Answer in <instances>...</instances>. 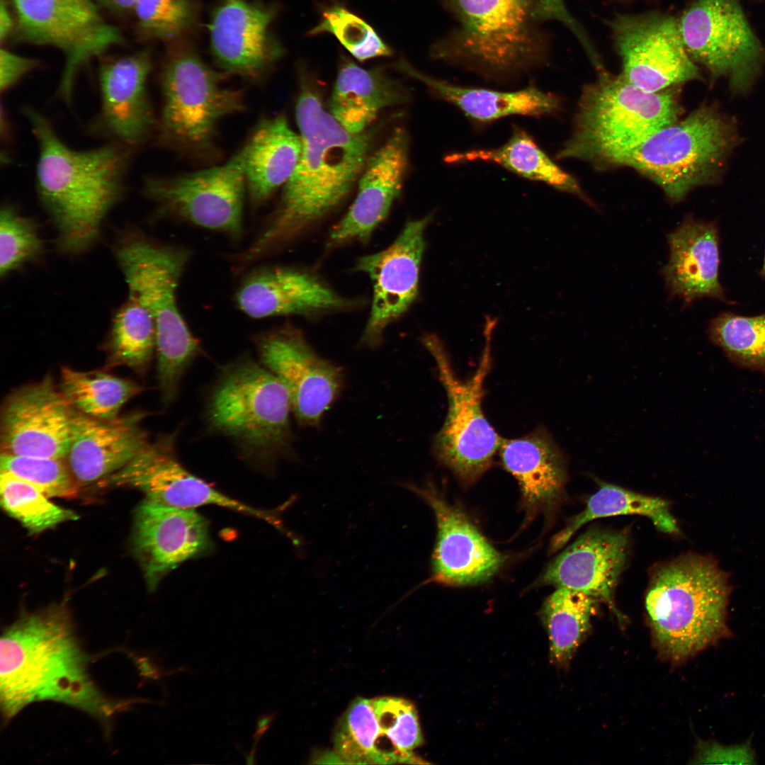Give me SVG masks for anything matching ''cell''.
I'll use <instances>...</instances> for the list:
<instances>
[{
	"label": "cell",
	"instance_id": "1",
	"mask_svg": "<svg viewBox=\"0 0 765 765\" xmlns=\"http://www.w3.org/2000/svg\"><path fill=\"white\" fill-rule=\"evenodd\" d=\"M301 76L295 106L300 157L267 227L242 254L244 261L289 241L337 208L358 183L372 153L374 131L346 130L324 108L306 74Z\"/></svg>",
	"mask_w": 765,
	"mask_h": 765
},
{
	"label": "cell",
	"instance_id": "2",
	"mask_svg": "<svg viewBox=\"0 0 765 765\" xmlns=\"http://www.w3.org/2000/svg\"><path fill=\"white\" fill-rule=\"evenodd\" d=\"M23 113L38 147L37 193L58 245L68 253L81 252L96 241L103 219L123 194L132 149L114 142L74 149L44 115L30 107Z\"/></svg>",
	"mask_w": 765,
	"mask_h": 765
},
{
	"label": "cell",
	"instance_id": "3",
	"mask_svg": "<svg viewBox=\"0 0 765 765\" xmlns=\"http://www.w3.org/2000/svg\"><path fill=\"white\" fill-rule=\"evenodd\" d=\"M0 697L10 718L30 703L51 700L106 718L113 707L87 672L86 657L62 606L23 615L1 638Z\"/></svg>",
	"mask_w": 765,
	"mask_h": 765
},
{
	"label": "cell",
	"instance_id": "4",
	"mask_svg": "<svg viewBox=\"0 0 765 765\" xmlns=\"http://www.w3.org/2000/svg\"><path fill=\"white\" fill-rule=\"evenodd\" d=\"M727 579L708 557L687 555L652 573L645 608L654 640L674 661L696 654L727 635Z\"/></svg>",
	"mask_w": 765,
	"mask_h": 765
},
{
	"label": "cell",
	"instance_id": "5",
	"mask_svg": "<svg viewBox=\"0 0 765 765\" xmlns=\"http://www.w3.org/2000/svg\"><path fill=\"white\" fill-rule=\"evenodd\" d=\"M455 25L431 48L434 58L487 75L510 76L543 64L548 40L537 0H446Z\"/></svg>",
	"mask_w": 765,
	"mask_h": 765
},
{
	"label": "cell",
	"instance_id": "6",
	"mask_svg": "<svg viewBox=\"0 0 765 765\" xmlns=\"http://www.w3.org/2000/svg\"><path fill=\"white\" fill-rule=\"evenodd\" d=\"M583 91L573 133L560 159L618 164L628 152L678 120L681 107L674 90L646 92L602 73Z\"/></svg>",
	"mask_w": 765,
	"mask_h": 765
},
{
	"label": "cell",
	"instance_id": "7",
	"mask_svg": "<svg viewBox=\"0 0 765 765\" xmlns=\"http://www.w3.org/2000/svg\"><path fill=\"white\" fill-rule=\"evenodd\" d=\"M288 392L263 365L242 358L224 366L208 402L207 419L253 463L272 468L293 455Z\"/></svg>",
	"mask_w": 765,
	"mask_h": 765
},
{
	"label": "cell",
	"instance_id": "8",
	"mask_svg": "<svg viewBox=\"0 0 765 765\" xmlns=\"http://www.w3.org/2000/svg\"><path fill=\"white\" fill-rule=\"evenodd\" d=\"M115 255L128 286L153 319L157 379L164 403L170 404L199 346L178 310L176 288L188 261L186 251L160 246L140 237L125 238Z\"/></svg>",
	"mask_w": 765,
	"mask_h": 765
},
{
	"label": "cell",
	"instance_id": "9",
	"mask_svg": "<svg viewBox=\"0 0 765 765\" xmlns=\"http://www.w3.org/2000/svg\"><path fill=\"white\" fill-rule=\"evenodd\" d=\"M183 39L172 42L162 72L163 107L159 141L196 157L214 149L221 119L244 108L242 91L225 87Z\"/></svg>",
	"mask_w": 765,
	"mask_h": 765
},
{
	"label": "cell",
	"instance_id": "10",
	"mask_svg": "<svg viewBox=\"0 0 765 765\" xmlns=\"http://www.w3.org/2000/svg\"><path fill=\"white\" fill-rule=\"evenodd\" d=\"M496 319L486 318L485 345L479 366L468 380L455 372L450 356L440 338L426 334L422 345L434 359L438 375L448 398V412L433 442L436 459L465 484L479 478L492 465L502 438L482 411L483 386L491 366V339Z\"/></svg>",
	"mask_w": 765,
	"mask_h": 765
},
{
	"label": "cell",
	"instance_id": "11",
	"mask_svg": "<svg viewBox=\"0 0 765 765\" xmlns=\"http://www.w3.org/2000/svg\"><path fill=\"white\" fill-rule=\"evenodd\" d=\"M732 142L730 125L713 109L702 107L653 134L617 165L646 175L669 199L679 201L715 174Z\"/></svg>",
	"mask_w": 765,
	"mask_h": 765
},
{
	"label": "cell",
	"instance_id": "12",
	"mask_svg": "<svg viewBox=\"0 0 765 765\" xmlns=\"http://www.w3.org/2000/svg\"><path fill=\"white\" fill-rule=\"evenodd\" d=\"M18 39L53 47L64 57L58 94L70 101L79 69L113 45L120 30L108 23L94 0H12Z\"/></svg>",
	"mask_w": 765,
	"mask_h": 765
},
{
	"label": "cell",
	"instance_id": "13",
	"mask_svg": "<svg viewBox=\"0 0 765 765\" xmlns=\"http://www.w3.org/2000/svg\"><path fill=\"white\" fill-rule=\"evenodd\" d=\"M686 50L713 77L725 76L731 86L748 87L764 50L738 0H696L678 18Z\"/></svg>",
	"mask_w": 765,
	"mask_h": 765
},
{
	"label": "cell",
	"instance_id": "14",
	"mask_svg": "<svg viewBox=\"0 0 765 765\" xmlns=\"http://www.w3.org/2000/svg\"><path fill=\"white\" fill-rule=\"evenodd\" d=\"M246 188L239 151L223 165L170 177H149L144 193L165 212L234 238L242 232Z\"/></svg>",
	"mask_w": 765,
	"mask_h": 765
},
{
	"label": "cell",
	"instance_id": "15",
	"mask_svg": "<svg viewBox=\"0 0 765 765\" xmlns=\"http://www.w3.org/2000/svg\"><path fill=\"white\" fill-rule=\"evenodd\" d=\"M609 25L622 60L620 74L632 85L654 93L699 76L684 46L678 18L649 12L618 15Z\"/></svg>",
	"mask_w": 765,
	"mask_h": 765
},
{
	"label": "cell",
	"instance_id": "16",
	"mask_svg": "<svg viewBox=\"0 0 765 765\" xmlns=\"http://www.w3.org/2000/svg\"><path fill=\"white\" fill-rule=\"evenodd\" d=\"M176 433L147 444L123 468L104 478L108 485L135 488L163 505L195 509L215 505L263 519L282 532L279 510L256 509L230 497L191 473L178 460Z\"/></svg>",
	"mask_w": 765,
	"mask_h": 765
},
{
	"label": "cell",
	"instance_id": "17",
	"mask_svg": "<svg viewBox=\"0 0 765 765\" xmlns=\"http://www.w3.org/2000/svg\"><path fill=\"white\" fill-rule=\"evenodd\" d=\"M257 348L262 365L287 389L299 424L318 426L342 390V370L319 356L300 331L290 326L263 335Z\"/></svg>",
	"mask_w": 765,
	"mask_h": 765
},
{
	"label": "cell",
	"instance_id": "18",
	"mask_svg": "<svg viewBox=\"0 0 765 765\" xmlns=\"http://www.w3.org/2000/svg\"><path fill=\"white\" fill-rule=\"evenodd\" d=\"M432 215L408 222L395 240L379 252L361 257L355 266L373 285L370 312L361 344L374 348L385 329L403 314L416 300L424 232Z\"/></svg>",
	"mask_w": 765,
	"mask_h": 765
},
{
	"label": "cell",
	"instance_id": "19",
	"mask_svg": "<svg viewBox=\"0 0 765 765\" xmlns=\"http://www.w3.org/2000/svg\"><path fill=\"white\" fill-rule=\"evenodd\" d=\"M276 4L251 0H220L208 26L210 50L227 73L249 81L262 78L283 55L271 26Z\"/></svg>",
	"mask_w": 765,
	"mask_h": 765
},
{
	"label": "cell",
	"instance_id": "20",
	"mask_svg": "<svg viewBox=\"0 0 765 765\" xmlns=\"http://www.w3.org/2000/svg\"><path fill=\"white\" fill-rule=\"evenodd\" d=\"M74 409L49 378L9 396L1 412V453L64 459Z\"/></svg>",
	"mask_w": 765,
	"mask_h": 765
},
{
	"label": "cell",
	"instance_id": "21",
	"mask_svg": "<svg viewBox=\"0 0 765 765\" xmlns=\"http://www.w3.org/2000/svg\"><path fill=\"white\" fill-rule=\"evenodd\" d=\"M132 545L150 590L169 572L212 547L208 523L195 509L148 499L135 511Z\"/></svg>",
	"mask_w": 765,
	"mask_h": 765
},
{
	"label": "cell",
	"instance_id": "22",
	"mask_svg": "<svg viewBox=\"0 0 765 765\" xmlns=\"http://www.w3.org/2000/svg\"><path fill=\"white\" fill-rule=\"evenodd\" d=\"M404 487L419 494L431 507L437 523L431 580L452 585L483 582L503 562L502 555L460 511L449 505L431 484Z\"/></svg>",
	"mask_w": 765,
	"mask_h": 765
},
{
	"label": "cell",
	"instance_id": "23",
	"mask_svg": "<svg viewBox=\"0 0 765 765\" xmlns=\"http://www.w3.org/2000/svg\"><path fill=\"white\" fill-rule=\"evenodd\" d=\"M409 144L407 131L397 128L371 153L358 181L354 201L332 229L330 244L368 241L401 193L409 166Z\"/></svg>",
	"mask_w": 765,
	"mask_h": 765
},
{
	"label": "cell",
	"instance_id": "24",
	"mask_svg": "<svg viewBox=\"0 0 765 765\" xmlns=\"http://www.w3.org/2000/svg\"><path fill=\"white\" fill-rule=\"evenodd\" d=\"M151 68L147 50L106 62L99 68L101 123L115 142L130 149L143 143L155 126L147 88Z\"/></svg>",
	"mask_w": 765,
	"mask_h": 765
},
{
	"label": "cell",
	"instance_id": "25",
	"mask_svg": "<svg viewBox=\"0 0 765 765\" xmlns=\"http://www.w3.org/2000/svg\"><path fill=\"white\" fill-rule=\"evenodd\" d=\"M144 413L102 419L74 410L66 463L77 484H89L117 472L147 444Z\"/></svg>",
	"mask_w": 765,
	"mask_h": 765
},
{
	"label": "cell",
	"instance_id": "26",
	"mask_svg": "<svg viewBox=\"0 0 765 765\" xmlns=\"http://www.w3.org/2000/svg\"><path fill=\"white\" fill-rule=\"evenodd\" d=\"M628 550V538L623 532L589 530L550 563L543 582L603 601L619 617L613 595Z\"/></svg>",
	"mask_w": 765,
	"mask_h": 765
},
{
	"label": "cell",
	"instance_id": "27",
	"mask_svg": "<svg viewBox=\"0 0 765 765\" xmlns=\"http://www.w3.org/2000/svg\"><path fill=\"white\" fill-rule=\"evenodd\" d=\"M236 301L253 318L310 315L352 306V301L314 275L290 268H270L251 274L240 286Z\"/></svg>",
	"mask_w": 765,
	"mask_h": 765
},
{
	"label": "cell",
	"instance_id": "28",
	"mask_svg": "<svg viewBox=\"0 0 765 765\" xmlns=\"http://www.w3.org/2000/svg\"><path fill=\"white\" fill-rule=\"evenodd\" d=\"M669 258L662 274L669 294L686 302L712 298L725 301L718 280L720 263L717 227L686 218L668 234Z\"/></svg>",
	"mask_w": 765,
	"mask_h": 765
},
{
	"label": "cell",
	"instance_id": "29",
	"mask_svg": "<svg viewBox=\"0 0 765 765\" xmlns=\"http://www.w3.org/2000/svg\"><path fill=\"white\" fill-rule=\"evenodd\" d=\"M395 67L423 83L469 118L482 123L512 115L540 116L555 113L560 107L557 97L534 85L515 91H500L462 86L437 79L421 72L404 60L398 61Z\"/></svg>",
	"mask_w": 765,
	"mask_h": 765
},
{
	"label": "cell",
	"instance_id": "30",
	"mask_svg": "<svg viewBox=\"0 0 765 765\" xmlns=\"http://www.w3.org/2000/svg\"><path fill=\"white\" fill-rule=\"evenodd\" d=\"M300 135L282 115L262 120L241 149L251 203L266 202L293 174L300 157Z\"/></svg>",
	"mask_w": 765,
	"mask_h": 765
},
{
	"label": "cell",
	"instance_id": "31",
	"mask_svg": "<svg viewBox=\"0 0 765 765\" xmlns=\"http://www.w3.org/2000/svg\"><path fill=\"white\" fill-rule=\"evenodd\" d=\"M407 96L402 85L382 68L366 69L344 58L329 99V113L346 130L360 133L383 109L403 103Z\"/></svg>",
	"mask_w": 765,
	"mask_h": 765
},
{
	"label": "cell",
	"instance_id": "32",
	"mask_svg": "<svg viewBox=\"0 0 765 765\" xmlns=\"http://www.w3.org/2000/svg\"><path fill=\"white\" fill-rule=\"evenodd\" d=\"M504 468L518 481L526 504H549L562 493L566 460L549 434L538 429L512 439L502 438L498 450Z\"/></svg>",
	"mask_w": 765,
	"mask_h": 765
},
{
	"label": "cell",
	"instance_id": "33",
	"mask_svg": "<svg viewBox=\"0 0 765 765\" xmlns=\"http://www.w3.org/2000/svg\"><path fill=\"white\" fill-rule=\"evenodd\" d=\"M448 163L481 161L497 164L523 178L543 182L588 201L575 178L557 166L525 130L515 128L503 145L448 154Z\"/></svg>",
	"mask_w": 765,
	"mask_h": 765
},
{
	"label": "cell",
	"instance_id": "34",
	"mask_svg": "<svg viewBox=\"0 0 765 765\" xmlns=\"http://www.w3.org/2000/svg\"><path fill=\"white\" fill-rule=\"evenodd\" d=\"M635 514L647 517L664 533L679 531L665 500L601 483L599 490L588 499L584 509L555 537L553 545L556 548L562 546L579 528L594 519Z\"/></svg>",
	"mask_w": 765,
	"mask_h": 765
},
{
	"label": "cell",
	"instance_id": "35",
	"mask_svg": "<svg viewBox=\"0 0 765 765\" xmlns=\"http://www.w3.org/2000/svg\"><path fill=\"white\" fill-rule=\"evenodd\" d=\"M598 600L579 591L557 588L545 601L542 618L550 642V657L566 665L589 633Z\"/></svg>",
	"mask_w": 765,
	"mask_h": 765
},
{
	"label": "cell",
	"instance_id": "36",
	"mask_svg": "<svg viewBox=\"0 0 765 765\" xmlns=\"http://www.w3.org/2000/svg\"><path fill=\"white\" fill-rule=\"evenodd\" d=\"M142 388L134 382L101 371L83 372L63 367L61 392L73 408L89 416L113 419Z\"/></svg>",
	"mask_w": 765,
	"mask_h": 765
},
{
	"label": "cell",
	"instance_id": "37",
	"mask_svg": "<svg viewBox=\"0 0 765 765\" xmlns=\"http://www.w3.org/2000/svg\"><path fill=\"white\" fill-rule=\"evenodd\" d=\"M154 350L153 319L137 299L128 295L113 319L108 342L109 363L144 373Z\"/></svg>",
	"mask_w": 765,
	"mask_h": 765
},
{
	"label": "cell",
	"instance_id": "38",
	"mask_svg": "<svg viewBox=\"0 0 765 765\" xmlns=\"http://www.w3.org/2000/svg\"><path fill=\"white\" fill-rule=\"evenodd\" d=\"M371 700L380 725L384 764L423 763L413 753L423 743L413 704L398 697L383 696Z\"/></svg>",
	"mask_w": 765,
	"mask_h": 765
},
{
	"label": "cell",
	"instance_id": "39",
	"mask_svg": "<svg viewBox=\"0 0 765 765\" xmlns=\"http://www.w3.org/2000/svg\"><path fill=\"white\" fill-rule=\"evenodd\" d=\"M708 333L733 363L765 375V314L744 317L722 312L712 319Z\"/></svg>",
	"mask_w": 765,
	"mask_h": 765
},
{
	"label": "cell",
	"instance_id": "40",
	"mask_svg": "<svg viewBox=\"0 0 765 765\" xmlns=\"http://www.w3.org/2000/svg\"><path fill=\"white\" fill-rule=\"evenodd\" d=\"M0 489L2 508L30 533L79 518L74 511L55 504L36 487L6 471L1 470Z\"/></svg>",
	"mask_w": 765,
	"mask_h": 765
},
{
	"label": "cell",
	"instance_id": "41",
	"mask_svg": "<svg viewBox=\"0 0 765 765\" xmlns=\"http://www.w3.org/2000/svg\"><path fill=\"white\" fill-rule=\"evenodd\" d=\"M340 763L383 764L380 725L372 700L355 699L341 717L334 735Z\"/></svg>",
	"mask_w": 765,
	"mask_h": 765
},
{
	"label": "cell",
	"instance_id": "42",
	"mask_svg": "<svg viewBox=\"0 0 765 765\" xmlns=\"http://www.w3.org/2000/svg\"><path fill=\"white\" fill-rule=\"evenodd\" d=\"M198 11L197 0H137L133 13L143 38L174 42L194 29Z\"/></svg>",
	"mask_w": 765,
	"mask_h": 765
},
{
	"label": "cell",
	"instance_id": "43",
	"mask_svg": "<svg viewBox=\"0 0 765 765\" xmlns=\"http://www.w3.org/2000/svg\"><path fill=\"white\" fill-rule=\"evenodd\" d=\"M324 33L334 35L360 61L392 54L368 23L340 4L325 8L319 23L310 31L312 35Z\"/></svg>",
	"mask_w": 765,
	"mask_h": 765
},
{
	"label": "cell",
	"instance_id": "44",
	"mask_svg": "<svg viewBox=\"0 0 765 765\" xmlns=\"http://www.w3.org/2000/svg\"><path fill=\"white\" fill-rule=\"evenodd\" d=\"M62 460L1 453V470L30 483L47 497L74 498L79 486Z\"/></svg>",
	"mask_w": 765,
	"mask_h": 765
},
{
	"label": "cell",
	"instance_id": "45",
	"mask_svg": "<svg viewBox=\"0 0 765 765\" xmlns=\"http://www.w3.org/2000/svg\"><path fill=\"white\" fill-rule=\"evenodd\" d=\"M42 251L43 244L33 222L11 205H3L0 213L1 276L35 259Z\"/></svg>",
	"mask_w": 765,
	"mask_h": 765
},
{
	"label": "cell",
	"instance_id": "46",
	"mask_svg": "<svg viewBox=\"0 0 765 765\" xmlns=\"http://www.w3.org/2000/svg\"><path fill=\"white\" fill-rule=\"evenodd\" d=\"M38 61L15 54L6 49L0 50V91L4 92L13 86L25 75L38 66Z\"/></svg>",
	"mask_w": 765,
	"mask_h": 765
},
{
	"label": "cell",
	"instance_id": "47",
	"mask_svg": "<svg viewBox=\"0 0 765 765\" xmlns=\"http://www.w3.org/2000/svg\"><path fill=\"white\" fill-rule=\"evenodd\" d=\"M698 764H753L754 755L748 744L725 747L717 744H701Z\"/></svg>",
	"mask_w": 765,
	"mask_h": 765
},
{
	"label": "cell",
	"instance_id": "48",
	"mask_svg": "<svg viewBox=\"0 0 765 765\" xmlns=\"http://www.w3.org/2000/svg\"><path fill=\"white\" fill-rule=\"evenodd\" d=\"M13 19L6 0L0 1V40H5L11 34L14 27Z\"/></svg>",
	"mask_w": 765,
	"mask_h": 765
},
{
	"label": "cell",
	"instance_id": "49",
	"mask_svg": "<svg viewBox=\"0 0 765 765\" xmlns=\"http://www.w3.org/2000/svg\"><path fill=\"white\" fill-rule=\"evenodd\" d=\"M97 4L117 13H133L137 0H94Z\"/></svg>",
	"mask_w": 765,
	"mask_h": 765
},
{
	"label": "cell",
	"instance_id": "50",
	"mask_svg": "<svg viewBox=\"0 0 765 765\" xmlns=\"http://www.w3.org/2000/svg\"><path fill=\"white\" fill-rule=\"evenodd\" d=\"M275 718L276 715L274 713L264 714L257 718L253 735L254 744H258L259 741L269 729Z\"/></svg>",
	"mask_w": 765,
	"mask_h": 765
},
{
	"label": "cell",
	"instance_id": "51",
	"mask_svg": "<svg viewBox=\"0 0 765 765\" xmlns=\"http://www.w3.org/2000/svg\"><path fill=\"white\" fill-rule=\"evenodd\" d=\"M761 273L762 276H765V257H764V265H763L762 269L761 271Z\"/></svg>",
	"mask_w": 765,
	"mask_h": 765
}]
</instances>
